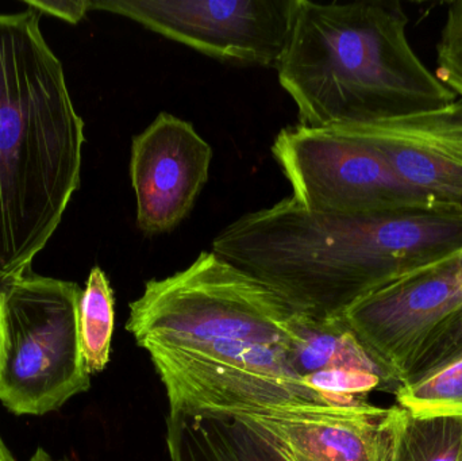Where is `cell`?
Returning <instances> with one entry per match:
<instances>
[{
	"label": "cell",
	"instance_id": "cell-1",
	"mask_svg": "<svg viewBox=\"0 0 462 461\" xmlns=\"http://www.w3.org/2000/svg\"><path fill=\"white\" fill-rule=\"evenodd\" d=\"M214 254L276 292L293 313L342 318L382 287L462 251V210L317 213L291 197L246 214Z\"/></svg>",
	"mask_w": 462,
	"mask_h": 461
},
{
	"label": "cell",
	"instance_id": "cell-2",
	"mask_svg": "<svg viewBox=\"0 0 462 461\" xmlns=\"http://www.w3.org/2000/svg\"><path fill=\"white\" fill-rule=\"evenodd\" d=\"M84 141L40 14H0V272H29L56 232L80 187Z\"/></svg>",
	"mask_w": 462,
	"mask_h": 461
},
{
	"label": "cell",
	"instance_id": "cell-3",
	"mask_svg": "<svg viewBox=\"0 0 462 461\" xmlns=\"http://www.w3.org/2000/svg\"><path fill=\"white\" fill-rule=\"evenodd\" d=\"M401 2L296 0L279 81L299 121L338 129L445 107L457 95L417 56Z\"/></svg>",
	"mask_w": 462,
	"mask_h": 461
},
{
	"label": "cell",
	"instance_id": "cell-4",
	"mask_svg": "<svg viewBox=\"0 0 462 461\" xmlns=\"http://www.w3.org/2000/svg\"><path fill=\"white\" fill-rule=\"evenodd\" d=\"M293 310L265 284L203 252L186 270L145 284L126 330L138 346H285Z\"/></svg>",
	"mask_w": 462,
	"mask_h": 461
},
{
	"label": "cell",
	"instance_id": "cell-5",
	"mask_svg": "<svg viewBox=\"0 0 462 461\" xmlns=\"http://www.w3.org/2000/svg\"><path fill=\"white\" fill-rule=\"evenodd\" d=\"M81 292L78 283L32 272L8 292L0 402L10 413L45 416L91 387L79 338Z\"/></svg>",
	"mask_w": 462,
	"mask_h": 461
},
{
	"label": "cell",
	"instance_id": "cell-6",
	"mask_svg": "<svg viewBox=\"0 0 462 461\" xmlns=\"http://www.w3.org/2000/svg\"><path fill=\"white\" fill-rule=\"evenodd\" d=\"M272 152L292 197L317 213L365 216L449 208L412 191L374 149L337 130L287 127L277 134Z\"/></svg>",
	"mask_w": 462,
	"mask_h": 461
},
{
	"label": "cell",
	"instance_id": "cell-7",
	"mask_svg": "<svg viewBox=\"0 0 462 461\" xmlns=\"http://www.w3.org/2000/svg\"><path fill=\"white\" fill-rule=\"evenodd\" d=\"M296 0H97L91 10L132 19L206 56L277 68Z\"/></svg>",
	"mask_w": 462,
	"mask_h": 461
},
{
	"label": "cell",
	"instance_id": "cell-8",
	"mask_svg": "<svg viewBox=\"0 0 462 461\" xmlns=\"http://www.w3.org/2000/svg\"><path fill=\"white\" fill-rule=\"evenodd\" d=\"M461 306L462 251L372 292L344 317L363 346L401 379L423 338Z\"/></svg>",
	"mask_w": 462,
	"mask_h": 461
},
{
	"label": "cell",
	"instance_id": "cell-9",
	"mask_svg": "<svg viewBox=\"0 0 462 461\" xmlns=\"http://www.w3.org/2000/svg\"><path fill=\"white\" fill-rule=\"evenodd\" d=\"M213 149L192 124L162 113L133 138L130 179L145 235L175 229L208 183Z\"/></svg>",
	"mask_w": 462,
	"mask_h": 461
},
{
	"label": "cell",
	"instance_id": "cell-10",
	"mask_svg": "<svg viewBox=\"0 0 462 461\" xmlns=\"http://www.w3.org/2000/svg\"><path fill=\"white\" fill-rule=\"evenodd\" d=\"M333 130L374 149L412 191L462 210V97L437 110Z\"/></svg>",
	"mask_w": 462,
	"mask_h": 461
},
{
	"label": "cell",
	"instance_id": "cell-11",
	"mask_svg": "<svg viewBox=\"0 0 462 461\" xmlns=\"http://www.w3.org/2000/svg\"><path fill=\"white\" fill-rule=\"evenodd\" d=\"M387 409L371 403H284L229 411L288 461H376L374 441Z\"/></svg>",
	"mask_w": 462,
	"mask_h": 461
},
{
	"label": "cell",
	"instance_id": "cell-12",
	"mask_svg": "<svg viewBox=\"0 0 462 461\" xmlns=\"http://www.w3.org/2000/svg\"><path fill=\"white\" fill-rule=\"evenodd\" d=\"M288 368L300 379L328 370L360 371L379 376L393 394L401 379L358 340L345 317L317 321L293 314L284 346Z\"/></svg>",
	"mask_w": 462,
	"mask_h": 461
},
{
	"label": "cell",
	"instance_id": "cell-13",
	"mask_svg": "<svg viewBox=\"0 0 462 461\" xmlns=\"http://www.w3.org/2000/svg\"><path fill=\"white\" fill-rule=\"evenodd\" d=\"M165 422L172 461H288L261 433L229 414L170 409Z\"/></svg>",
	"mask_w": 462,
	"mask_h": 461
},
{
	"label": "cell",
	"instance_id": "cell-14",
	"mask_svg": "<svg viewBox=\"0 0 462 461\" xmlns=\"http://www.w3.org/2000/svg\"><path fill=\"white\" fill-rule=\"evenodd\" d=\"M376 461H462V416H420L396 405L377 428Z\"/></svg>",
	"mask_w": 462,
	"mask_h": 461
},
{
	"label": "cell",
	"instance_id": "cell-15",
	"mask_svg": "<svg viewBox=\"0 0 462 461\" xmlns=\"http://www.w3.org/2000/svg\"><path fill=\"white\" fill-rule=\"evenodd\" d=\"M116 324V298L105 271L94 267L79 302V338L89 375L102 373L110 363Z\"/></svg>",
	"mask_w": 462,
	"mask_h": 461
},
{
	"label": "cell",
	"instance_id": "cell-16",
	"mask_svg": "<svg viewBox=\"0 0 462 461\" xmlns=\"http://www.w3.org/2000/svg\"><path fill=\"white\" fill-rule=\"evenodd\" d=\"M462 360V306L445 317L425 338L401 376L402 386H412Z\"/></svg>",
	"mask_w": 462,
	"mask_h": 461
},
{
	"label": "cell",
	"instance_id": "cell-17",
	"mask_svg": "<svg viewBox=\"0 0 462 461\" xmlns=\"http://www.w3.org/2000/svg\"><path fill=\"white\" fill-rule=\"evenodd\" d=\"M396 402L420 416H462V360L412 386H401Z\"/></svg>",
	"mask_w": 462,
	"mask_h": 461
},
{
	"label": "cell",
	"instance_id": "cell-18",
	"mask_svg": "<svg viewBox=\"0 0 462 461\" xmlns=\"http://www.w3.org/2000/svg\"><path fill=\"white\" fill-rule=\"evenodd\" d=\"M436 76L462 97V0L448 5L447 21L437 46Z\"/></svg>",
	"mask_w": 462,
	"mask_h": 461
},
{
	"label": "cell",
	"instance_id": "cell-19",
	"mask_svg": "<svg viewBox=\"0 0 462 461\" xmlns=\"http://www.w3.org/2000/svg\"><path fill=\"white\" fill-rule=\"evenodd\" d=\"M24 3L38 14H48L70 24H78L91 10V0H26Z\"/></svg>",
	"mask_w": 462,
	"mask_h": 461
},
{
	"label": "cell",
	"instance_id": "cell-20",
	"mask_svg": "<svg viewBox=\"0 0 462 461\" xmlns=\"http://www.w3.org/2000/svg\"><path fill=\"white\" fill-rule=\"evenodd\" d=\"M19 278L13 275H7V273L0 272V311H2L3 305H5V298H7L8 292L13 289L15 281Z\"/></svg>",
	"mask_w": 462,
	"mask_h": 461
},
{
	"label": "cell",
	"instance_id": "cell-21",
	"mask_svg": "<svg viewBox=\"0 0 462 461\" xmlns=\"http://www.w3.org/2000/svg\"><path fill=\"white\" fill-rule=\"evenodd\" d=\"M5 365V317H3V309L0 311V379H2L3 371Z\"/></svg>",
	"mask_w": 462,
	"mask_h": 461
},
{
	"label": "cell",
	"instance_id": "cell-22",
	"mask_svg": "<svg viewBox=\"0 0 462 461\" xmlns=\"http://www.w3.org/2000/svg\"><path fill=\"white\" fill-rule=\"evenodd\" d=\"M29 461H72L68 459V457H62V459H56V457L51 456V454L45 451L43 448H38L37 451L32 454V456L30 457Z\"/></svg>",
	"mask_w": 462,
	"mask_h": 461
},
{
	"label": "cell",
	"instance_id": "cell-23",
	"mask_svg": "<svg viewBox=\"0 0 462 461\" xmlns=\"http://www.w3.org/2000/svg\"><path fill=\"white\" fill-rule=\"evenodd\" d=\"M0 461H15L10 449L5 446V441L2 440V438H0Z\"/></svg>",
	"mask_w": 462,
	"mask_h": 461
}]
</instances>
